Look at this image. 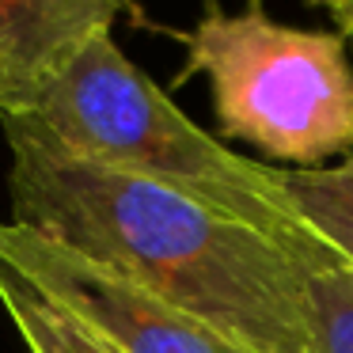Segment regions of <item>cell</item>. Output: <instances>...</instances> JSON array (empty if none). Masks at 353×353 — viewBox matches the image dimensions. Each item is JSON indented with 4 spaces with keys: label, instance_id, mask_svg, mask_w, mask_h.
Returning a JSON list of instances; mask_svg holds the SVG:
<instances>
[{
    "label": "cell",
    "instance_id": "5",
    "mask_svg": "<svg viewBox=\"0 0 353 353\" xmlns=\"http://www.w3.org/2000/svg\"><path fill=\"white\" fill-rule=\"evenodd\" d=\"M130 0H0V114L27 110Z\"/></svg>",
    "mask_w": 353,
    "mask_h": 353
},
{
    "label": "cell",
    "instance_id": "4",
    "mask_svg": "<svg viewBox=\"0 0 353 353\" xmlns=\"http://www.w3.org/2000/svg\"><path fill=\"white\" fill-rule=\"evenodd\" d=\"M0 262L39 285L114 353H254L201 315L16 221H0Z\"/></svg>",
    "mask_w": 353,
    "mask_h": 353
},
{
    "label": "cell",
    "instance_id": "8",
    "mask_svg": "<svg viewBox=\"0 0 353 353\" xmlns=\"http://www.w3.org/2000/svg\"><path fill=\"white\" fill-rule=\"evenodd\" d=\"M296 216L353 262V152L327 168H277Z\"/></svg>",
    "mask_w": 353,
    "mask_h": 353
},
{
    "label": "cell",
    "instance_id": "7",
    "mask_svg": "<svg viewBox=\"0 0 353 353\" xmlns=\"http://www.w3.org/2000/svg\"><path fill=\"white\" fill-rule=\"evenodd\" d=\"M0 307L12 319L27 353H114L77 315L50 300L8 262H0Z\"/></svg>",
    "mask_w": 353,
    "mask_h": 353
},
{
    "label": "cell",
    "instance_id": "2",
    "mask_svg": "<svg viewBox=\"0 0 353 353\" xmlns=\"http://www.w3.org/2000/svg\"><path fill=\"white\" fill-rule=\"evenodd\" d=\"M23 114L50 145L103 168L141 175L209 201L270 236L300 221L277 168L221 145L137 69L114 31L92 39Z\"/></svg>",
    "mask_w": 353,
    "mask_h": 353
},
{
    "label": "cell",
    "instance_id": "1",
    "mask_svg": "<svg viewBox=\"0 0 353 353\" xmlns=\"http://www.w3.org/2000/svg\"><path fill=\"white\" fill-rule=\"evenodd\" d=\"M12 148V221L152 289L254 353H307L304 281L285 243L175 186L80 160L23 114Z\"/></svg>",
    "mask_w": 353,
    "mask_h": 353
},
{
    "label": "cell",
    "instance_id": "9",
    "mask_svg": "<svg viewBox=\"0 0 353 353\" xmlns=\"http://www.w3.org/2000/svg\"><path fill=\"white\" fill-rule=\"evenodd\" d=\"M307 4H315V8L327 12V16L338 23V34L353 39V0H307Z\"/></svg>",
    "mask_w": 353,
    "mask_h": 353
},
{
    "label": "cell",
    "instance_id": "3",
    "mask_svg": "<svg viewBox=\"0 0 353 353\" xmlns=\"http://www.w3.org/2000/svg\"><path fill=\"white\" fill-rule=\"evenodd\" d=\"M183 77H201L224 137L285 168L353 152V61L345 34L277 23L262 4L209 8L186 34Z\"/></svg>",
    "mask_w": 353,
    "mask_h": 353
},
{
    "label": "cell",
    "instance_id": "6",
    "mask_svg": "<svg viewBox=\"0 0 353 353\" xmlns=\"http://www.w3.org/2000/svg\"><path fill=\"white\" fill-rule=\"evenodd\" d=\"M304 281L307 353H353V262L304 221L277 236Z\"/></svg>",
    "mask_w": 353,
    "mask_h": 353
}]
</instances>
